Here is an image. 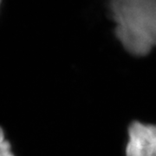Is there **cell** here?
<instances>
[{"label": "cell", "instance_id": "1", "mask_svg": "<svg viewBox=\"0 0 156 156\" xmlns=\"http://www.w3.org/2000/svg\"><path fill=\"white\" fill-rule=\"evenodd\" d=\"M114 34L123 49L145 56L156 48V0H107Z\"/></svg>", "mask_w": 156, "mask_h": 156}, {"label": "cell", "instance_id": "3", "mask_svg": "<svg viewBox=\"0 0 156 156\" xmlns=\"http://www.w3.org/2000/svg\"><path fill=\"white\" fill-rule=\"evenodd\" d=\"M0 156H15L10 141L6 139L3 128L0 127Z\"/></svg>", "mask_w": 156, "mask_h": 156}, {"label": "cell", "instance_id": "2", "mask_svg": "<svg viewBox=\"0 0 156 156\" xmlns=\"http://www.w3.org/2000/svg\"><path fill=\"white\" fill-rule=\"evenodd\" d=\"M126 156H156V125L133 122L128 128Z\"/></svg>", "mask_w": 156, "mask_h": 156}, {"label": "cell", "instance_id": "4", "mask_svg": "<svg viewBox=\"0 0 156 156\" xmlns=\"http://www.w3.org/2000/svg\"><path fill=\"white\" fill-rule=\"evenodd\" d=\"M0 5H1V0H0Z\"/></svg>", "mask_w": 156, "mask_h": 156}]
</instances>
